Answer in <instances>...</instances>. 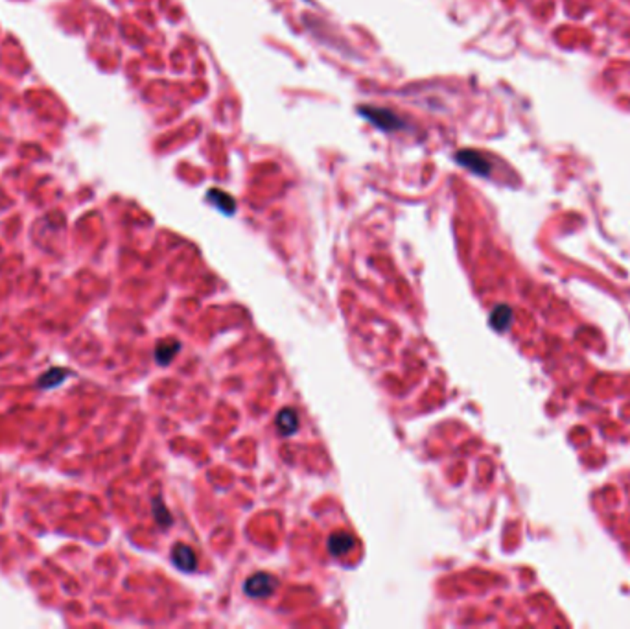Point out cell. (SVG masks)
Listing matches in <instances>:
<instances>
[{"instance_id":"obj_11","label":"cell","mask_w":630,"mask_h":629,"mask_svg":"<svg viewBox=\"0 0 630 629\" xmlns=\"http://www.w3.org/2000/svg\"><path fill=\"white\" fill-rule=\"evenodd\" d=\"M154 509H155V517H157V520H159V522H160V517H165L166 525H170L172 517L168 515V511H166L165 506H163V500H159V498H157V500L154 502Z\"/></svg>"},{"instance_id":"obj_8","label":"cell","mask_w":630,"mask_h":629,"mask_svg":"<svg viewBox=\"0 0 630 629\" xmlns=\"http://www.w3.org/2000/svg\"><path fill=\"white\" fill-rule=\"evenodd\" d=\"M209 199L212 201L214 205H216V207H218V209H221L223 212H227V215H232V212H234V209H236L234 199L230 198L229 194H225L223 190H218V188H212V190H209Z\"/></svg>"},{"instance_id":"obj_1","label":"cell","mask_w":630,"mask_h":629,"mask_svg":"<svg viewBox=\"0 0 630 629\" xmlns=\"http://www.w3.org/2000/svg\"><path fill=\"white\" fill-rule=\"evenodd\" d=\"M360 115L365 116L373 126H376L382 131H396V129L404 127V122L389 109L369 105V107H360Z\"/></svg>"},{"instance_id":"obj_7","label":"cell","mask_w":630,"mask_h":629,"mask_svg":"<svg viewBox=\"0 0 630 629\" xmlns=\"http://www.w3.org/2000/svg\"><path fill=\"white\" fill-rule=\"evenodd\" d=\"M179 347H181V345H179V342H176V340L159 343V347L155 351V360H157L160 365L170 364L172 358L179 353Z\"/></svg>"},{"instance_id":"obj_4","label":"cell","mask_w":630,"mask_h":629,"mask_svg":"<svg viewBox=\"0 0 630 629\" xmlns=\"http://www.w3.org/2000/svg\"><path fill=\"white\" fill-rule=\"evenodd\" d=\"M172 561L176 565L177 569L185 570V572H192L198 565V558L192 548L187 545H176L172 550Z\"/></svg>"},{"instance_id":"obj_5","label":"cell","mask_w":630,"mask_h":629,"mask_svg":"<svg viewBox=\"0 0 630 629\" xmlns=\"http://www.w3.org/2000/svg\"><path fill=\"white\" fill-rule=\"evenodd\" d=\"M352 548H354V537H352L351 534H346V531H335V534L330 536L328 552L332 554L334 558L346 556Z\"/></svg>"},{"instance_id":"obj_9","label":"cell","mask_w":630,"mask_h":629,"mask_svg":"<svg viewBox=\"0 0 630 629\" xmlns=\"http://www.w3.org/2000/svg\"><path fill=\"white\" fill-rule=\"evenodd\" d=\"M66 376H68V371L61 370V367H54V370L46 371L43 376H41V381H39V386L41 388H54L57 384L65 381Z\"/></svg>"},{"instance_id":"obj_3","label":"cell","mask_w":630,"mask_h":629,"mask_svg":"<svg viewBox=\"0 0 630 629\" xmlns=\"http://www.w3.org/2000/svg\"><path fill=\"white\" fill-rule=\"evenodd\" d=\"M455 159H457V163L461 166H465V168H468V170L477 174V176H490V163L479 152L461 149L459 154L455 155Z\"/></svg>"},{"instance_id":"obj_2","label":"cell","mask_w":630,"mask_h":629,"mask_svg":"<svg viewBox=\"0 0 630 629\" xmlns=\"http://www.w3.org/2000/svg\"><path fill=\"white\" fill-rule=\"evenodd\" d=\"M275 587H277V580L273 576L266 574V572H258V574L251 576L245 581V594L251 598H268L273 594Z\"/></svg>"},{"instance_id":"obj_6","label":"cell","mask_w":630,"mask_h":629,"mask_svg":"<svg viewBox=\"0 0 630 629\" xmlns=\"http://www.w3.org/2000/svg\"><path fill=\"white\" fill-rule=\"evenodd\" d=\"M277 428L282 436H291V434H295L297 428H299V417H297V412L291 408L282 410L277 417Z\"/></svg>"},{"instance_id":"obj_10","label":"cell","mask_w":630,"mask_h":629,"mask_svg":"<svg viewBox=\"0 0 630 629\" xmlns=\"http://www.w3.org/2000/svg\"><path fill=\"white\" fill-rule=\"evenodd\" d=\"M510 309L507 307H498V309L494 310L492 316H490V323L494 325V329H498V331H505L510 323Z\"/></svg>"}]
</instances>
